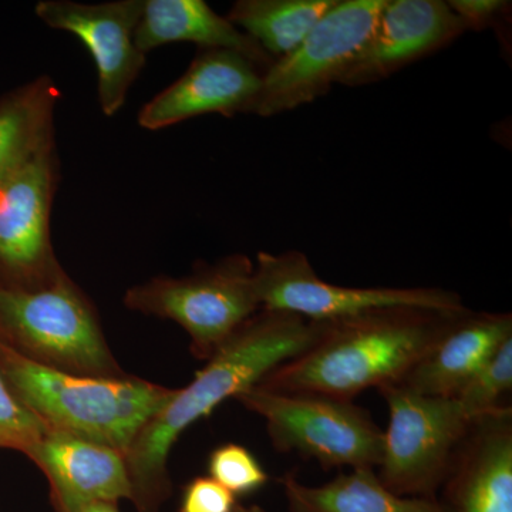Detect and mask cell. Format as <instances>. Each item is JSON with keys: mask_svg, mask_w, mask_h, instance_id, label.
<instances>
[{"mask_svg": "<svg viewBox=\"0 0 512 512\" xmlns=\"http://www.w3.org/2000/svg\"><path fill=\"white\" fill-rule=\"evenodd\" d=\"M323 328V322L261 309L212 353L188 386L175 389L170 402L148 421L126 453L131 501L137 512H158L170 497L168 456L185 430L311 349Z\"/></svg>", "mask_w": 512, "mask_h": 512, "instance_id": "cell-1", "label": "cell"}, {"mask_svg": "<svg viewBox=\"0 0 512 512\" xmlns=\"http://www.w3.org/2000/svg\"><path fill=\"white\" fill-rule=\"evenodd\" d=\"M464 311L397 306L323 322L322 336L311 349L256 386L353 400L370 387L402 382Z\"/></svg>", "mask_w": 512, "mask_h": 512, "instance_id": "cell-2", "label": "cell"}, {"mask_svg": "<svg viewBox=\"0 0 512 512\" xmlns=\"http://www.w3.org/2000/svg\"><path fill=\"white\" fill-rule=\"evenodd\" d=\"M0 373L47 430L109 446L126 456L175 389L138 377H92L37 365L0 342Z\"/></svg>", "mask_w": 512, "mask_h": 512, "instance_id": "cell-3", "label": "cell"}, {"mask_svg": "<svg viewBox=\"0 0 512 512\" xmlns=\"http://www.w3.org/2000/svg\"><path fill=\"white\" fill-rule=\"evenodd\" d=\"M0 342L37 365L92 377H121L99 313L64 271L0 282Z\"/></svg>", "mask_w": 512, "mask_h": 512, "instance_id": "cell-4", "label": "cell"}, {"mask_svg": "<svg viewBox=\"0 0 512 512\" xmlns=\"http://www.w3.org/2000/svg\"><path fill=\"white\" fill-rule=\"evenodd\" d=\"M127 309L173 320L190 335L192 355L208 360L249 318L261 311L255 264L231 255L183 278L157 276L128 289Z\"/></svg>", "mask_w": 512, "mask_h": 512, "instance_id": "cell-5", "label": "cell"}, {"mask_svg": "<svg viewBox=\"0 0 512 512\" xmlns=\"http://www.w3.org/2000/svg\"><path fill=\"white\" fill-rule=\"evenodd\" d=\"M235 399L265 420L278 453H296L318 461L323 470L379 467L383 431L353 400L271 392L259 386Z\"/></svg>", "mask_w": 512, "mask_h": 512, "instance_id": "cell-6", "label": "cell"}, {"mask_svg": "<svg viewBox=\"0 0 512 512\" xmlns=\"http://www.w3.org/2000/svg\"><path fill=\"white\" fill-rule=\"evenodd\" d=\"M379 392L389 424L377 477L394 494L436 500L473 420L454 399L423 396L397 383Z\"/></svg>", "mask_w": 512, "mask_h": 512, "instance_id": "cell-7", "label": "cell"}, {"mask_svg": "<svg viewBox=\"0 0 512 512\" xmlns=\"http://www.w3.org/2000/svg\"><path fill=\"white\" fill-rule=\"evenodd\" d=\"M384 3L338 0L301 45L262 74L249 114L276 116L328 94L372 35Z\"/></svg>", "mask_w": 512, "mask_h": 512, "instance_id": "cell-8", "label": "cell"}, {"mask_svg": "<svg viewBox=\"0 0 512 512\" xmlns=\"http://www.w3.org/2000/svg\"><path fill=\"white\" fill-rule=\"evenodd\" d=\"M255 286L265 311L293 313L313 322H330L375 309H467L458 293L439 288H349L329 284L316 274L308 256L299 251L259 252Z\"/></svg>", "mask_w": 512, "mask_h": 512, "instance_id": "cell-9", "label": "cell"}, {"mask_svg": "<svg viewBox=\"0 0 512 512\" xmlns=\"http://www.w3.org/2000/svg\"><path fill=\"white\" fill-rule=\"evenodd\" d=\"M60 181L56 143L0 183V282H28L59 269L52 208Z\"/></svg>", "mask_w": 512, "mask_h": 512, "instance_id": "cell-10", "label": "cell"}, {"mask_svg": "<svg viewBox=\"0 0 512 512\" xmlns=\"http://www.w3.org/2000/svg\"><path fill=\"white\" fill-rule=\"evenodd\" d=\"M144 0L79 3L42 0L37 18L49 28L70 33L92 56L97 72V96L104 116L113 117L126 104L131 86L146 66L136 45V29Z\"/></svg>", "mask_w": 512, "mask_h": 512, "instance_id": "cell-11", "label": "cell"}, {"mask_svg": "<svg viewBox=\"0 0 512 512\" xmlns=\"http://www.w3.org/2000/svg\"><path fill=\"white\" fill-rule=\"evenodd\" d=\"M262 74L254 62L237 52L200 50L180 79L144 104L138 126L158 131L204 114H249L261 89Z\"/></svg>", "mask_w": 512, "mask_h": 512, "instance_id": "cell-12", "label": "cell"}, {"mask_svg": "<svg viewBox=\"0 0 512 512\" xmlns=\"http://www.w3.org/2000/svg\"><path fill=\"white\" fill-rule=\"evenodd\" d=\"M466 30L447 2L386 0L372 35L338 84L362 87L382 82L407 64L447 46Z\"/></svg>", "mask_w": 512, "mask_h": 512, "instance_id": "cell-13", "label": "cell"}, {"mask_svg": "<svg viewBox=\"0 0 512 512\" xmlns=\"http://www.w3.org/2000/svg\"><path fill=\"white\" fill-rule=\"evenodd\" d=\"M447 512H512V409L471 421L444 481Z\"/></svg>", "mask_w": 512, "mask_h": 512, "instance_id": "cell-14", "label": "cell"}, {"mask_svg": "<svg viewBox=\"0 0 512 512\" xmlns=\"http://www.w3.org/2000/svg\"><path fill=\"white\" fill-rule=\"evenodd\" d=\"M28 457L45 474L57 512L133 498L126 456L103 444L47 430Z\"/></svg>", "mask_w": 512, "mask_h": 512, "instance_id": "cell-15", "label": "cell"}, {"mask_svg": "<svg viewBox=\"0 0 512 512\" xmlns=\"http://www.w3.org/2000/svg\"><path fill=\"white\" fill-rule=\"evenodd\" d=\"M510 338L511 313L467 309L397 384L423 396L454 399L464 384Z\"/></svg>", "mask_w": 512, "mask_h": 512, "instance_id": "cell-16", "label": "cell"}, {"mask_svg": "<svg viewBox=\"0 0 512 512\" xmlns=\"http://www.w3.org/2000/svg\"><path fill=\"white\" fill-rule=\"evenodd\" d=\"M171 43H194L200 50H231L247 57L264 73L275 62L252 37L204 0H144L136 29L138 50L147 56Z\"/></svg>", "mask_w": 512, "mask_h": 512, "instance_id": "cell-17", "label": "cell"}, {"mask_svg": "<svg viewBox=\"0 0 512 512\" xmlns=\"http://www.w3.org/2000/svg\"><path fill=\"white\" fill-rule=\"evenodd\" d=\"M279 483L289 512H447L440 498L394 494L373 468H353L319 487L302 484L295 473H286Z\"/></svg>", "mask_w": 512, "mask_h": 512, "instance_id": "cell-18", "label": "cell"}, {"mask_svg": "<svg viewBox=\"0 0 512 512\" xmlns=\"http://www.w3.org/2000/svg\"><path fill=\"white\" fill-rule=\"evenodd\" d=\"M62 93L42 76L0 99V183L56 143L55 110Z\"/></svg>", "mask_w": 512, "mask_h": 512, "instance_id": "cell-19", "label": "cell"}, {"mask_svg": "<svg viewBox=\"0 0 512 512\" xmlns=\"http://www.w3.org/2000/svg\"><path fill=\"white\" fill-rule=\"evenodd\" d=\"M338 0H238L227 15L274 60L292 53Z\"/></svg>", "mask_w": 512, "mask_h": 512, "instance_id": "cell-20", "label": "cell"}, {"mask_svg": "<svg viewBox=\"0 0 512 512\" xmlns=\"http://www.w3.org/2000/svg\"><path fill=\"white\" fill-rule=\"evenodd\" d=\"M512 387V338L505 340L484 366L454 397L468 419L497 409L498 400Z\"/></svg>", "mask_w": 512, "mask_h": 512, "instance_id": "cell-21", "label": "cell"}, {"mask_svg": "<svg viewBox=\"0 0 512 512\" xmlns=\"http://www.w3.org/2000/svg\"><path fill=\"white\" fill-rule=\"evenodd\" d=\"M208 474L235 497L254 494L269 481L258 458L239 444L228 443L212 450L208 457Z\"/></svg>", "mask_w": 512, "mask_h": 512, "instance_id": "cell-22", "label": "cell"}, {"mask_svg": "<svg viewBox=\"0 0 512 512\" xmlns=\"http://www.w3.org/2000/svg\"><path fill=\"white\" fill-rule=\"evenodd\" d=\"M47 427L16 399L0 373V448L26 454L45 437Z\"/></svg>", "mask_w": 512, "mask_h": 512, "instance_id": "cell-23", "label": "cell"}, {"mask_svg": "<svg viewBox=\"0 0 512 512\" xmlns=\"http://www.w3.org/2000/svg\"><path fill=\"white\" fill-rule=\"evenodd\" d=\"M237 497L214 478L195 477L183 488L180 512H234Z\"/></svg>", "mask_w": 512, "mask_h": 512, "instance_id": "cell-24", "label": "cell"}, {"mask_svg": "<svg viewBox=\"0 0 512 512\" xmlns=\"http://www.w3.org/2000/svg\"><path fill=\"white\" fill-rule=\"evenodd\" d=\"M467 30L497 28L511 3L504 0H450L447 2Z\"/></svg>", "mask_w": 512, "mask_h": 512, "instance_id": "cell-25", "label": "cell"}, {"mask_svg": "<svg viewBox=\"0 0 512 512\" xmlns=\"http://www.w3.org/2000/svg\"><path fill=\"white\" fill-rule=\"evenodd\" d=\"M59 512H119V508H117V504L96 501V503L74 505V507Z\"/></svg>", "mask_w": 512, "mask_h": 512, "instance_id": "cell-26", "label": "cell"}, {"mask_svg": "<svg viewBox=\"0 0 512 512\" xmlns=\"http://www.w3.org/2000/svg\"><path fill=\"white\" fill-rule=\"evenodd\" d=\"M234 512H268L265 511L264 508L259 507V505H237L235 507Z\"/></svg>", "mask_w": 512, "mask_h": 512, "instance_id": "cell-27", "label": "cell"}]
</instances>
